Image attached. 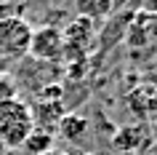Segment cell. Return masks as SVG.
Returning a JSON list of instances; mask_svg holds the SVG:
<instances>
[{"label": "cell", "instance_id": "6da1fadb", "mask_svg": "<svg viewBox=\"0 0 157 155\" xmlns=\"http://www.w3.org/2000/svg\"><path fill=\"white\" fill-rule=\"evenodd\" d=\"M32 131H35V120L29 102H21L16 96L0 104V142L6 145V150L24 147L27 137Z\"/></svg>", "mask_w": 157, "mask_h": 155}, {"label": "cell", "instance_id": "7a4b0ae2", "mask_svg": "<svg viewBox=\"0 0 157 155\" xmlns=\"http://www.w3.org/2000/svg\"><path fill=\"white\" fill-rule=\"evenodd\" d=\"M32 27L21 16H0V54L11 59H21L29 54Z\"/></svg>", "mask_w": 157, "mask_h": 155}, {"label": "cell", "instance_id": "3957f363", "mask_svg": "<svg viewBox=\"0 0 157 155\" xmlns=\"http://www.w3.org/2000/svg\"><path fill=\"white\" fill-rule=\"evenodd\" d=\"M64 35L56 27H37L32 30V40H29V56L48 64V62H61L64 59Z\"/></svg>", "mask_w": 157, "mask_h": 155}, {"label": "cell", "instance_id": "277c9868", "mask_svg": "<svg viewBox=\"0 0 157 155\" xmlns=\"http://www.w3.org/2000/svg\"><path fill=\"white\" fill-rule=\"evenodd\" d=\"M64 56L67 54H83L85 51V46L91 43V38H93V22H88V19H75L72 24H67V30L64 32Z\"/></svg>", "mask_w": 157, "mask_h": 155}, {"label": "cell", "instance_id": "5b68a950", "mask_svg": "<svg viewBox=\"0 0 157 155\" xmlns=\"http://www.w3.org/2000/svg\"><path fill=\"white\" fill-rule=\"evenodd\" d=\"M32 107V120H35V128H43V131H51V128H59V123L64 118V107L59 104V102H45V99H37ZM53 134V131H51Z\"/></svg>", "mask_w": 157, "mask_h": 155}, {"label": "cell", "instance_id": "8992f818", "mask_svg": "<svg viewBox=\"0 0 157 155\" xmlns=\"http://www.w3.org/2000/svg\"><path fill=\"white\" fill-rule=\"evenodd\" d=\"M75 11L80 19H88V22H99V19H107L112 14V6L115 0H72Z\"/></svg>", "mask_w": 157, "mask_h": 155}, {"label": "cell", "instance_id": "52a82bcc", "mask_svg": "<svg viewBox=\"0 0 157 155\" xmlns=\"http://www.w3.org/2000/svg\"><path fill=\"white\" fill-rule=\"evenodd\" d=\"M59 134L69 142H80L88 134V120L80 118V115H64L61 123H59Z\"/></svg>", "mask_w": 157, "mask_h": 155}, {"label": "cell", "instance_id": "ba28073f", "mask_svg": "<svg viewBox=\"0 0 157 155\" xmlns=\"http://www.w3.org/2000/svg\"><path fill=\"white\" fill-rule=\"evenodd\" d=\"M24 150L29 155H48L53 150V134L51 131H43V128H35L24 142Z\"/></svg>", "mask_w": 157, "mask_h": 155}, {"label": "cell", "instance_id": "9c48e42d", "mask_svg": "<svg viewBox=\"0 0 157 155\" xmlns=\"http://www.w3.org/2000/svg\"><path fill=\"white\" fill-rule=\"evenodd\" d=\"M8 99H16V83L11 75H0V104Z\"/></svg>", "mask_w": 157, "mask_h": 155}, {"label": "cell", "instance_id": "30bf717a", "mask_svg": "<svg viewBox=\"0 0 157 155\" xmlns=\"http://www.w3.org/2000/svg\"><path fill=\"white\" fill-rule=\"evenodd\" d=\"M147 30H149V40H157V11L147 14Z\"/></svg>", "mask_w": 157, "mask_h": 155}, {"label": "cell", "instance_id": "8fae6325", "mask_svg": "<svg viewBox=\"0 0 157 155\" xmlns=\"http://www.w3.org/2000/svg\"><path fill=\"white\" fill-rule=\"evenodd\" d=\"M0 155H6V145L3 142H0Z\"/></svg>", "mask_w": 157, "mask_h": 155}, {"label": "cell", "instance_id": "7c38bea8", "mask_svg": "<svg viewBox=\"0 0 157 155\" xmlns=\"http://www.w3.org/2000/svg\"><path fill=\"white\" fill-rule=\"evenodd\" d=\"M155 96H157V94H155Z\"/></svg>", "mask_w": 157, "mask_h": 155}]
</instances>
